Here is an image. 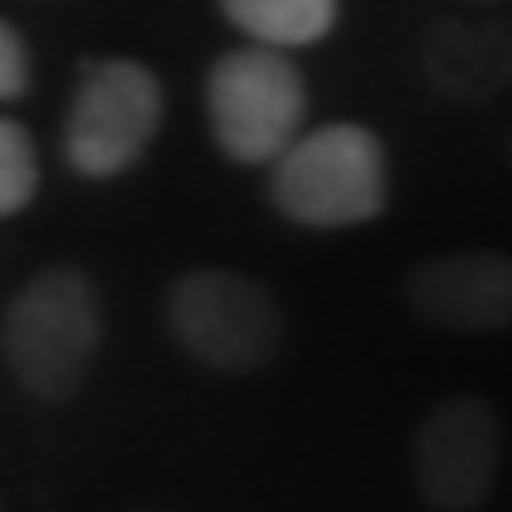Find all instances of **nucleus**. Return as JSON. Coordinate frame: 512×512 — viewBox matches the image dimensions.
<instances>
[{"label":"nucleus","mask_w":512,"mask_h":512,"mask_svg":"<svg viewBox=\"0 0 512 512\" xmlns=\"http://www.w3.org/2000/svg\"><path fill=\"white\" fill-rule=\"evenodd\" d=\"M105 342L100 294L72 266H48L0 313V356L29 399H72Z\"/></svg>","instance_id":"nucleus-1"},{"label":"nucleus","mask_w":512,"mask_h":512,"mask_svg":"<svg viewBox=\"0 0 512 512\" xmlns=\"http://www.w3.org/2000/svg\"><path fill=\"white\" fill-rule=\"evenodd\" d=\"M271 204L299 228H356L389 204V157L366 124L294 133L271 157Z\"/></svg>","instance_id":"nucleus-2"},{"label":"nucleus","mask_w":512,"mask_h":512,"mask_svg":"<svg viewBox=\"0 0 512 512\" xmlns=\"http://www.w3.org/2000/svg\"><path fill=\"white\" fill-rule=\"evenodd\" d=\"M204 114L223 157L242 166H266L294 133H304L309 86L280 48L261 43L233 48L209 67Z\"/></svg>","instance_id":"nucleus-3"},{"label":"nucleus","mask_w":512,"mask_h":512,"mask_svg":"<svg viewBox=\"0 0 512 512\" xmlns=\"http://www.w3.org/2000/svg\"><path fill=\"white\" fill-rule=\"evenodd\" d=\"M162 128V81L133 57L91 62L62 124V157L81 181H114L143 162Z\"/></svg>","instance_id":"nucleus-4"},{"label":"nucleus","mask_w":512,"mask_h":512,"mask_svg":"<svg viewBox=\"0 0 512 512\" xmlns=\"http://www.w3.org/2000/svg\"><path fill=\"white\" fill-rule=\"evenodd\" d=\"M171 332L195 361L214 370H256L280 347V309L238 271H190L166 299Z\"/></svg>","instance_id":"nucleus-5"},{"label":"nucleus","mask_w":512,"mask_h":512,"mask_svg":"<svg viewBox=\"0 0 512 512\" xmlns=\"http://www.w3.org/2000/svg\"><path fill=\"white\" fill-rule=\"evenodd\" d=\"M503 470V422L479 394L441 399L413 437V479L427 508L475 512Z\"/></svg>","instance_id":"nucleus-6"},{"label":"nucleus","mask_w":512,"mask_h":512,"mask_svg":"<svg viewBox=\"0 0 512 512\" xmlns=\"http://www.w3.org/2000/svg\"><path fill=\"white\" fill-rule=\"evenodd\" d=\"M403 294L446 332H503L512 318V261L503 252H437L418 261Z\"/></svg>","instance_id":"nucleus-7"},{"label":"nucleus","mask_w":512,"mask_h":512,"mask_svg":"<svg viewBox=\"0 0 512 512\" xmlns=\"http://www.w3.org/2000/svg\"><path fill=\"white\" fill-rule=\"evenodd\" d=\"M427 81L460 105H484L508 91L512 34L503 19H446L422 43Z\"/></svg>","instance_id":"nucleus-8"},{"label":"nucleus","mask_w":512,"mask_h":512,"mask_svg":"<svg viewBox=\"0 0 512 512\" xmlns=\"http://www.w3.org/2000/svg\"><path fill=\"white\" fill-rule=\"evenodd\" d=\"M223 19L261 48H309L337 29L342 0H219Z\"/></svg>","instance_id":"nucleus-9"},{"label":"nucleus","mask_w":512,"mask_h":512,"mask_svg":"<svg viewBox=\"0 0 512 512\" xmlns=\"http://www.w3.org/2000/svg\"><path fill=\"white\" fill-rule=\"evenodd\" d=\"M38 195V147L29 128L0 119V219H15Z\"/></svg>","instance_id":"nucleus-10"},{"label":"nucleus","mask_w":512,"mask_h":512,"mask_svg":"<svg viewBox=\"0 0 512 512\" xmlns=\"http://www.w3.org/2000/svg\"><path fill=\"white\" fill-rule=\"evenodd\" d=\"M29 91V43L10 19H0V100H19Z\"/></svg>","instance_id":"nucleus-11"},{"label":"nucleus","mask_w":512,"mask_h":512,"mask_svg":"<svg viewBox=\"0 0 512 512\" xmlns=\"http://www.w3.org/2000/svg\"><path fill=\"white\" fill-rule=\"evenodd\" d=\"M0 512H5V503H0Z\"/></svg>","instance_id":"nucleus-12"}]
</instances>
